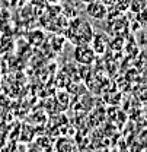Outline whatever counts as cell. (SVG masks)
Here are the masks:
<instances>
[{"label": "cell", "mask_w": 147, "mask_h": 152, "mask_svg": "<svg viewBox=\"0 0 147 152\" xmlns=\"http://www.w3.org/2000/svg\"><path fill=\"white\" fill-rule=\"evenodd\" d=\"M67 34H69V39L74 45H77V44H89L95 32L88 22H83L82 19H74L73 23H70L69 26Z\"/></svg>", "instance_id": "1"}, {"label": "cell", "mask_w": 147, "mask_h": 152, "mask_svg": "<svg viewBox=\"0 0 147 152\" xmlns=\"http://www.w3.org/2000/svg\"><path fill=\"white\" fill-rule=\"evenodd\" d=\"M96 58V54L93 51V48L91 47V44H77L74 48V60L79 64L83 66H89L92 64Z\"/></svg>", "instance_id": "2"}, {"label": "cell", "mask_w": 147, "mask_h": 152, "mask_svg": "<svg viewBox=\"0 0 147 152\" xmlns=\"http://www.w3.org/2000/svg\"><path fill=\"white\" fill-rule=\"evenodd\" d=\"M86 13L95 20H102L108 15V6L102 0H93L86 3Z\"/></svg>", "instance_id": "3"}, {"label": "cell", "mask_w": 147, "mask_h": 152, "mask_svg": "<svg viewBox=\"0 0 147 152\" xmlns=\"http://www.w3.org/2000/svg\"><path fill=\"white\" fill-rule=\"evenodd\" d=\"M89 44H91V47L93 48L95 54L98 56V54H104L106 51L109 42H108V37L105 34H93V37Z\"/></svg>", "instance_id": "4"}, {"label": "cell", "mask_w": 147, "mask_h": 152, "mask_svg": "<svg viewBox=\"0 0 147 152\" xmlns=\"http://www.w3.org/2000/svg\"><path fill=\"white\" fill-rule=\"evenodd\" d=\"M55 149H57V151H61V152L74 151V149H76V145H74L70 139H64V137H61V139L57 140V143H55Z\"/></svg>", "instance_id": "5"}, {"label": "cell", "mask_w": 147, "mask_h": 152, "mask_svg": "<svg viewBox=\"0 0 147 152\" xmlns=\"http://www.w3.org/2000/svg\"><path fill=\"white\" fill-rule=\"evenodd\" d=\"M147 0H128V9L130 12H133L134 15L141 12L143 9H146Z\"/></svg>", "instance_id": "6"}, {"label": "cell", "mask_w": 147, "mask_h": 152, "mask_svg": "<svg viewBox=\"0 0 147 152\" xmlns=\"http://www.w3.org/2000/svg\"><path fill=\"white\" fill-rule=\"evenodd\" d=\"M80 1H82V3H85V4H86V3H91V1H93V0H80Z\"/></svg>", "instance_id": "7"}, {"label": "cell", "mask_w": 147, "mask_h": 152, "mask_svg": "<svg viewBox=\"0 0 147 152\" xmlns=\"http://www.w3.org/2000/svg\"><path fill=\"white\" fill-rule=\"evenodd\" d=\"M50 1H51V3H60L61 0H50Z\"/></svg>", "instance_id": "8"}]
</instances>
